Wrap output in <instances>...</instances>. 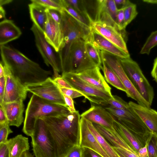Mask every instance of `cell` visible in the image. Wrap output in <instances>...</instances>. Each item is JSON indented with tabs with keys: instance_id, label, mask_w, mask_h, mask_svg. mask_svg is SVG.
I'll return each mask as SVG.
<instances>
[{
	"instance_id": "6da1fadb",
	"label": "cell",
	"mask_w": 157,
	"mask_h": 157,
	"mask_svg": "<svg viewBox=\"0 0 157 157\" xmlns=\"http://www.w3.org/2000/svg\"><path fill=\"white\" fill-rule=\"evenodd\" d=\"M40 119L47 126L55 147L56 157H65L72 147L79 145L81 115L78 111Z\"/></svg>"
},
{
	"instance_id": "7a4b0ae2",
	"label": "cell",
	"mask_w": 157,
	"mask_h": 157,
	"mask_svg": "<svg viewBox=\"0 0 157 157\" xmlns=\"http://www.w3.org/2000/svg\"><path fill=\"white\" fill-rule=\"evenodd\" d=\"M2 62L13 75L22 84H26L43 81L52 73L42 68L23 53L10 46H0Z\"/></svg>"
},
{
	"instance_id": "3957f363",
	"label": "cell",
	"mask_w": 157,
	"mask_h": 157,
	"mask_svg": "<svg viewBox=\"0 0 157 157\" xmlns=\"http://www.w3.org/2000/svg\"><path fill=\"white\" fill-rule=\"evenodd\" d=\"M70 112L67 107L51 102L33 94L25 110L22 131L26 135L31 136L40 118L66 114Z\"/></svg>"
},
{
	"instance_id": "277c9868",
	"label": "cell",
	"mask_w": 157,
	"mask_h": 157,
	"mask_svg": "<svg viewBox=\"0 0 157 157\" xmlns=\"http://www.w3.org/2000/svg\"><path fill=\"white\" fill-rule=\"evenodd\" d=\"M62 26L64 36V45L58 52L61 68L64 66L68 56L71 46L76 39L88 40L91 30L78 22L63 9L61 11Z\"/></svg>"
},
{
	"instance_id": "5b68a950",
	"label": "cell",
	"mask_w": 157,
	"mask_h": 157,
	"mask_svg": "<svg viewBox=\"0 0 157 157\" xmlns=\"http://www.w3.org/2000/svg\"><path fill=\"white\" fill-rule=\"evenodd\" d=\"M121 65L135 89L151 106L154 96V90L138 63L130 57L120 58Z\"/></svg>"
},
{
	"instance_id": "8992f818",
	"label": "cell",
	"mask_w": 157,
	"mask_h": 157,
	"mask_svg": "<svg viewBox=\"0 0 157 157\" xmlns=\"http://www.w3.org/2000/svg\"><path fill=\"white\" fill-rule=\"evenodd\" d=\"M114 119L145 143L152 133L130 107L127 109L109 106L105 107Z\"/></svg>"
},
{
	"instance_id": "52a82bcc",
	"label": "cell",
	"mask_w": 157,
	"mask_h": 157,
	"mask_svg": "<svg viewBox=\"0 0 157 157\" xmlns=\"http://www.w3.org/2000/svg\"><path fill=\"white\" fill-rule=\"evenodd\" d=\"M85 44V40L81 38L73 42L62 74L72 73L77 74L96 66L88 56Z\"/></svg>"
},
{
	"instance_id": "ba28073f",
	"label": "cell",
	"mask_w": 157,
	"mask_h": 157,
	"mask_svg": "<svg viewBox=\"0 0 157 157\" xmlns=\"http://www.w3.org/2000/svg\"><path fill=\"white\" fill-rule=\"evenodd\" d=\"M30 136L35 157H56L55 145L45 123L42 119L38 121Z\"/></svg>"
},
{
	"instance_id": "9c48e42d",
	"label": "cell",
	"mask_w": 157,
	"mask_h": 157,
	"mask_svg": "<svg viewBox=\"0 0 157 157\" xmlns=\"http://www.w3.org/2000/svg\"><path fill=\"white\" fill-rule=\"evenodd\" d=\"M102 60L104 61L118 76L126 88L127 96L136 100L138 104L150 107L148 103L136 91L125 73L120 58L102 50H100Z\"/></svg>"
},
{
	"instance_id": "30bf717a",
	"label": "cell",
	"mask_w": 157,
	"mask_h": 157,
	"mask_svg": "<svg viewBox=\"0 0 157 157\" xmlns=\"http://www.w3.org/2000/svg\"><path fill=\"white\" fill-rule=\"evenodd\" d=\"M64 78L72 87L83 93L90 102L98 105H105L113 98V95L100 90L87 83L77 75L72 73L62 74Z\"/></svg>"
},
{
	"instance_id": "8fae6325",
	"label": "cell",
	"mask_w": 157,
	"mask_h": 157,
	"mask_svg": "<svg viewBox=\"0 0 157 157\" xmlns=\"http://www.w3.org/2000/svg\"><path fill=\"white\" fill-rule=\"evenodd\" d=\"M25 86L27 91L33 94L51 102L67 107L59 86L50 77L43 81Z\"/></svg>"
},
{
	"instance_id": "7c38bea8",
	"label": "cell",
	"mask_w": 157,
	"mask_h": 157,
	"mask_svg": "<svg viewBox=\"0 0 157 157\" xmlns=\"http://www.w3.org/2000/svg\"><path fill=\"white\" fill-rule=\"evenodd\" d=\"M35 38L36 45L45 64L48 67L51 66L53 71L54 78L61 76V72L59 58L54 51V49L46 40L44 33L33 24L30 29Z\"/></svg>"
},
{
	"instance_id": "4fadbf2b",
	"label": "cell",
	"mask_w": 157,
	"mask_h": 157,
	"mask_svg": "<svg viewBox=\"0 0 157 157\" xmlns=\"http://www.w3.org/2000/svg\"><path fill=\"white\" fill-rule=\"evenodd\" d=\"M3 65L6 85L3 103L24 101L28 92L25 85L13 75L7 67Z\"/></svg>"
},
{
	"instance_id": "5bb4252c",
	"label": "cell",
	"mask_w": 157,
	"mask_h": 157,
	"mask_svg": "<svg viewBox=\"0 0 157 157\" xmlns=\"http://www.w3.org/2000/svg\"><path fill=\"white\" fill-rule=\"evenodd\" d=\"M47 17L44 33V37L55 51L59 52L63 48L64 36L61 24L56 22L46 9Z\"/></svg>"
},
{
	"instance_id": "9a60e30c",
	"label": "cell",
	"mask_w": 157,
	"mask_h": 157,
	"mask_svg": "<svg viewBox=\"0 0 157 157\" xmlns=\"http://www.w3.org/2000/svg\"><path fill=\"white\" fill-rule=\"evenodd\" d=\"M92 28L126 53H129L125 40L126 33L119 31L107 24L98 21H94Z\"/></svg>"
},
{
	"instance_id": "2e32d148",
	"label": "cell",
	"mask_w": 157,
	"mask_h": 157,
	"mask_svg": "<svg viewBox=\"0 0 157 157\" xmlns=\"http://www.w3.org/2000/svg\"><path fill=\"white\" fill-rule=\"evenodd\" d=\"M81 117L108 129L114 128V118L105 108L101 106H92L83 113Z\"/></svg>"
},
{
	"instance_id": "e0dca14e",
	"label": "cell",
	"mask_w": 157,
	"mask_h": 157,
	"mask_svg": "<svg viewBox=\"0 0 157 157\" xmlns=\"http://www.w3.org/2000/svg\"><path fill=\"white\" fill-rule=\"evenodd\" d=\"M79 145L90 148L103 157H109L101 146L88 127L86 120L81 117Z\"/></svg>"
},
{
	"instance_id": "ac0fdd59",
	"label": "cell",
	"mask_w": 157,
	"mask_h": 157,
	"mask_svg": "<svg viewBox=\"0 0 157 157\" xmlns=\"http://www.w3.org/2000/svg\"><path fill=\"white\" fill-rule=\"evenodd\" d=\"M88 40L100 50L107 52L120 58L130 57L129 53L118 47L93 28Z\"/></svg>"
},
{
	"instance_id": "d6986e66",
	"label": "cell",
	"mask_w": 157,
	"mask_h": 157,
	"mask_svg": "<svg viewBox=\"0 0 157 157\" xmlns=\"http://www.w3.org/2000/svg\"><path fill=\"white\" fill-rule=\"evenodd\" d=\"M76 75L91 86L112 95L111 88L101 74L99 67L96 66Z\"/></svg>"
},
{
	"instance_id": "ffe728a7",
	"label": "cell",
	"mask_w": 157,
	"mask_h": 157,
	"mask_svg": "<svg viewBox=\"0 0 157 157\" xmlns=\"http://www.w3.org/2000/svg\"><path fill=\"white\" fill-rule=\"evenodd\" d=\"M7 118L9 125L19 127L24 122L23 101L21 100L0 104Z\"/></svg>"
},
{
	"instance_id": "44dd1931",
	"label": "cell",
	"mask_w": 157,
	"mask_h": 157,
	"mask_svg": "<svg viewBox=\"0 0 157 157\" xmlns=\"http://www.w3.org/2000/svg\"><path fill=\"white\" fill-rule=\"evenodd\" d=\"M128 104L152 133L157 135V111L150 107L143 106L132 101Z\"/></svg>"
},
{
	"instance_id": "7402d4cb",
	"label": "cell",
	"mask_w": 157,
	"mask_h": 157,
	"mask_svg": "<svg viewBox=\"0 0 157 157\" xmlns=\"http://www.w3.org/2000/svg\"><path fill=\"white\" fill-rule=\"evenodd\" d=\"M22 32L11 20L5 19L0 22V46L19 38Z\"/></svg>"
},
{
	"instance_id": "603a6c76",
	"label": "cell",
	"mask_w": 157,
	"mask_h": 157,
	"mask_svg": "<svg viewBox=\"0 0 157 157\" xmlns=\"http://www.w3.org/2000/svg\"><path fill=\"white\" fill-rule=\"evenodd\" d=\"M113 127L125 141L137 154L139 149L145 145L146 143L115 119Z\"/></svg>"
},
{
	"instance_id": "cb8c5ba5",
	"label": "cell",
	"mask_w": 157,
	"mask_h": 157,
	"mask_svg": "<svg viewBox=\"0 0 157 157\" xmlns=\"http://www.w3.org/2000/svg\"><path fill=\"white\" fill-rule=\"evenodd\" d=\"M93 124L99 133L112 144V146L122 149L134 150L114 128L112 129H109L97 124Z\"/></svg>"
},
{
	"instance_id": "d4e9b609",
	"label": "cell",
	"mask_w": 157,
	"mask_h": 157,
	"mask_svg": "<svg viewBox=\"0 0 157 157\" xmlns=\"http://www.w3.org/2000/svg\"><path fill=\"white\" fill-rule=\"evenodd\" d=\"M6 144L10 157H20L24 152L29 150L30 147L28 138L21 134L8 140Z\"/></svg>"
},
{
	"instance_id": "484cf974",
	"label": "cell",
	"mask_w": 157,
	"mask_h": 157,
	"mask_svg": "<svg viewBox=\"0 0 157 157\" xmlns=\"http://www.w3.org/2000/svg\"><path fill=\"white\" fill-rule=\"evenodd\" d=\"M28 7L30 18L33 24L44 33L47 17L46 9L33 2L29 4Z\"/></svg>"
},
{
	"instance_id": "4316f807",
	"label": "cell",
	"mask_w": 157,
	"mask_h": 157,
	"mask_svg": "<svg viewBox=\"0 0 157 157\" xmlns=\"http://www.w3.org/2000/svg\"><path fill=\"white\" fill-rule=\"evenodd\" d=\"M86 121L90 131L109 156V157H120L114 149L113 146L110 145L105 138L98 131L93 123L89 121Z\"/></svg>"
},
{
	"instance_id": "83f0119b",
	"label": "cell",
	"mask_w": 157,
	"mask_h": 157,
	"mask_svg": "<svg viewBox=\"0 0 157 157\" xmlns=\"http://www.w3.org/2000/svg\"><path fill=\"white\" fill-rule=\"evenodd\" d=\"M101 60L102 66L101 68L105 80L115 87L126 93V90L118 76L104 61Z\"/></svg>"
},
{
	"instance_id": "f1b7e54d",
	"label": "cell",
	"mask_w": 157,
	"mask_h": 157,
	"mask_svg": "<svg viewBox=\"0 0 157 157\" xmlns=\"http://www.w3.org/2000/svg\"><path fill=\"white\" fill-rule=\"evenodd\" d=\"M63 8L78 22L86 28L91 30L93 21L89 17L76 10L65 0H62Z\"/></svg>"
},
{
	"instance_id": "f546056e",
	"label": "cell",
	"mask_w": 157,
	"mask_h": 157,
	"mask_svg": "<svg viewBox=\"0 0 157 157\" xmlns=\"http://www.w3.org/2000/svg\"><path fill=\"white\" fill-rule=\"evenodd\" d=\"M85 47L89 58L96 66L101 68L102 60L100 50L88 40L85 41Z\"/></svg>"
},
{
	"instance_id": "4dcf8cb0",
	"label": "cell",
	"mask_w": 157,
	"mask_h": 157,
	"mask_svg": "<svg viewBox=\"0 0 157 157\" xmlns=\"http://www.w3.org/2000/svg\"><path fill=\"white\" fill-rule=\"evenodd\" d=\"M46 9H54L61 11L63 9L62 0H31Z\"/></svg>"
},
{
	"instance_id": "1f68e13d",
	"label": "cell",
	"mask_w": 157,
	"mask_h": 157,
	"mask_svg": "<svg viewBox=\"0 0 157 157\" xmlns=\"http://www.w3.org/2000/svg\"><path fill=\"white\" fill-rule=\"evenodd\" d=\"M157 45V30L151 33L142 48L141 54L149 55L151 50Z\"/></svg>"
},
{
	"instance_id": "d6a6232c",
	"label": "cell",
	"mask_w": 157,
	"mask_h": 157,
	"mask_svg": "<svg viewBox=\"0 0 157 157\" xmlns=\"http://www.w3.org/2000/svg\"><path fill=\"white\" fill-rule=\"evenodd\" d=\"M124 14L125 24L127 26L138 14L136 5L130 1L124 8Z\"/></svg>"
},
{
	"instance_id": "836d02e7",
	"label": "cell",
	"mask_w": 157,
	"mask_h": 157,
	"mask_svg": "<svg viewBox=\"0 0 157 157\" xmlns=\"http://www.w3.org/2000/svg\"><path fill=\"white\" fill-rule=\"evenodd\" d=\"M113 98L108 101L109 106L119 109H127L130 108L128 104L117 95H113Z\"/></svg>"
},
{
	"instance_id": "e575fe53",
	"label": "cell",
	"mask_w": 157,
	"mask_h": 157,
	"mask_svg": "<svg viewBox=\"0 0 157 157\" xmlns=\"http://www.w3.org/2000/svg\"><path fill=\"white\" fill-rule=\"evenodd\" d=\"M147 142L148 157H157V135L152 133Z\"/></svg>"
},
{
	"instance_id": "d590c367",
	"label": "cell",
	"mask_w": 157,
	"mask_h": 157,
	"mask_svg": "<svg viewBox=\"0 0 157 157\" xmlns=\"http://www.w3.org/2000/svg\"><path fill=\"white\" fill-rule=\"evenodd\" d=\"M72 7L81 13L89 17L86 7L85 0H65Z\"/></svg>"
},
{
	"instance_id": "8d00e7d4",
	"label": "cell",
	"mask_w": 157,
	"mask_h": 157,
	"mask_svg": "<svg viewBox=\"0 0 157 157\" xmlns=\"http://www.w3.org/2000/svg\"><path fill=\"white\" fill-rule=\"evenodd\" d=\"M8 122L0 124V144H6L9 135L13 131L10 128Z\"/></svg>"
},
{
	"instance_id": "74e56055",
	"label": "cell",
	"mask_w": 157,
	"mask_h": 157,
	"mask_svg": "<svg viewBox=\"0 0 157 157\" xmlns=\"http://www.w3.org/2000/svg\"><path fill=\"white\" fill-rule=\"evenodd\" d=\"M61 93L71 98H74L81 96L86 98V96L82 93L74 88H69L59 87Z\"/></svg>"
},
{
	"instance_id": "f35d334b",
	"label": "cell",
	"mask_w": 157,
	"mask_h": 157,
	"mask_svg": "<svg viewBox=\"0 0 157 157\" xmlns=\"http://www.w3.org/2000/svg\"><path fill=\"white\" fill-rule=\"evenodd\" d=\"M117 25L120 31L124 32H126L125 29L126 26L125 23L124 9L117 10Z\"/></svg>"
},
{
	"instance_id": "ab89813d",
	"label": "cell",
	"mask_w": 157,
	"mask_h": 157,
	"mask_svg": "<svg viewBox=\"0 0 157 157\" xmlns=\"http://www.w3.org/2000/svg\"><path fill=\"white\" fill-rule=\"evenodd\" d=\"M82 147L79 145L72 147L65 157H82Z\"/></svg>"
},
{
	"instance_id": "60d3db41",
	"label": "cell",
	"mask_w": 157,
	"mask_h": 157,
	"mask_svg": "<svg viewBox=\"0 0 157 157\" xmlns=\"http://www.w3.org/2000/svg\"><path fill=\"white\" fill-rule=\"evenodd\" d=\"M46 10L53 20L57 23L60 24H61L62 17L60 11L54 9H46Z\"/></svg>"
},
{
	"instance_id": "b9f144b4",
	"label": "cell",
	"mask_w": 157,
	"mask_h": 157,
	"mask_svg": "<svg viewBox=\"0 0 157 157\" xmlns=\"http://www.w3.org/2000/svg\"><path fill=\"white\" fill-rule=\"evenodd\" d=\"M54 82L59 87L73 88L71 85L62 76L54 78Z\"/></svg>"
},
{
	"instance_id": "7bdbcfd3",
	"label": "cell",
	"mask_w": 157,
	"mask_h": 157,
	"mask_svg": "<svg viewBox=\"0 0 157 157\" xmlns=\"http://www.w3.org/2000/svg\"><path fill=\"white\" fill-rule=\"evenodd\" d=\"M82 157H103L94 151L88 148L82 147Z\"/></svg>"
},
{
	"instance_id": "ee69618b",
	"label": "cell",
	"mask_w": 157,
	"mask_h": 157,
	"mask_svg": "<svg viewBox=\"0 0 157 157\" xmlns=\"http://www.w3.org/2000/svg\"><path fill=\"white\" fill-rule=\"evenodd\" d=\"M6 85V78L5 75L0 77V104L3 102Z\"/></svg>"
},
{
	"instance_id": "f6af8a7d",
	"label": "cell",
	"mask_w": 157,
	"mask_h": 157,
	"mask_svg": "<svg viewBox=\"0 0 157 157\" xmlns=\"http://www.w3.org/2000/svg\"><path fill=\"white\" fill-rule=\"evenodd\" d=\"M63 94L66 104L70 112H73L75 111L76 110L75 107L73 99L64 94Z\"/></svg>"
},
{
	"instance_id": "bcb514c9",
	"label": "cell",
	"mask_w": 157,
	"mask_h": 157,
	"mask_svg": "<svg viewBox=\"0 0 157 157\" xmlns=\"http://www.w3.org/2000/svg\"><path fill=\"white\" fill-rule=\"evenodd\" d=\"M0 157H10L9 149L6 144H0Z\"/></svg>"
},
{
	"instance_id": "7dc6e473",
	"label": "cell",
	"mask_w": 157,
	"mask_h": 157,
	"mask_svg": "<svg viewBox=\"0 0 157 157\" xmlns=\"http://www.w3.org/2000/svg\"><path fill=\"white\" fill-rule=\"evenodd\" d=\"M114 1L117 10L124 9L130 2L128 0H114Z\"/></svg>"
},
{
	"instance_id": "c3c4849f",
	"label": "cell",
	"mask_w": 157,
	"mask_h": 157,
	"mask_svg": "<svg viewBox=\"0 0 157 157\" xmlns=\"http://www.w3.org/2000/svg\"><path fill=\"white\" fill-rule=\"evenodd\" d=\"M147 140L144 146L140 148L138 151V155L139 157H148Z\"/></svg>"
},
{
	"instance_id": "681fc988",
	"label": "cell",
	"mask_w": 157,
	"mask_h": 157,
	"mask_svg": "<svg viewBox=\"0 0 157 157\" xmlns=\"http://www.w3.org/2000/svg\"><path fill=\"white\" fill-rule=\"evenodd\" d=\"M7 122H8L6 115L2 107L0 105V124Z\"/></svg>"
},
{
	"instance_id": "f907efd6",
	"label": "cell",
	"mask_w": 157,
	"mask_h": 157,
	"mask_svg": "<svg viewBox=\"0 0 157 157\" xmlns=\"http://www.w3.org/2000/svg\"><path fill=\"white\" fill-rule=\"evenodd\" d=\"M151 74L154 78L157 77V57L154 60L153 67Z\"/></svg>"
},
{
	"instance_id": "816d5d0a",
	"label": "cell",
	"mask_w": 157,
	"mask_h": 157,
	"mask_svg": "<svg viewBox=\"0 0 157 157\" xmlns=\"http://www.w3.org/2000/svg\"><path fill=\"white\" fill-rule=\"evenodd\" d=\"M5 15L6 12L5 10L2 6H0V17L1 19H6Z\"/></svg>"
},
{
	"instance_id": "f5cc1de1",
	"label": "cell",
	"mask_w": 157,
	"mask_h": 157,
	"mask_svg": "<svg viewBox=\"0 0 157 157\" xmlns=\"http://www.w3.org/2000/svg\"><path fill=\"white\" fill-rule=\"evenodd\" d=\"M20 157H33V155L28 150L24 152Z\"/></svg>"
},
{
	"instance_id": "db71d44e",
	"label": "cell",
	"mask_w": 157,
	"mask_h": 157,
	"mask_svg": "<svg viewBox=\"0 0 157 157\" xmlns=\"http://www.w3.org/2000/svg\"><path fill=\"white\" fill-rule=\"evenodd\" d=\"M5 75L4 65L1 61L0 63V77Z\"/></svg>"
},
{
	"instance_id": "11a10c76",
	"label": "cell",
	"mask_w": 157,
	"mask_h": 157,
	"mask_svg": "<svg viewBox=\"0 0 157 157\" xmlns=\"http://www.w3.org/2000/svg\"><path fill=\"white\" fill-rule=\"evenodd\" d=\"M13 2L12 0H0V6H3V5L8 4Z\"/></svg>"
},
{
	"instance_id": "9f6ffc18",
	"label": "cell",
	"mask_w": 157,
	"mask_h": 157,
	"mask_svg": "<svg viewBox=\"0 0 157 157\" xmlns=\"http://www.w3.org/2000/svg\"><path fill=\"white\" fill-rule=\"evenodd\" d=\"M143 1L148 3L157 4V0H143Z\"/></svg>"
},
{
	"instance_id": "6f0895ef",
	"label": "cell",
	"mask_w": 157,
	"mask_h": 157,
	"mask_svg": "<svg viewBox=\"0 0 157 157\" xmlns=\"http://www.w3.org/2000/svg\"><path fill=\"white\" fill-rule=\"evenodd\" d=\"M154 80L157 83V77L154 78Z\"/></svg>"
}]
</instances>
